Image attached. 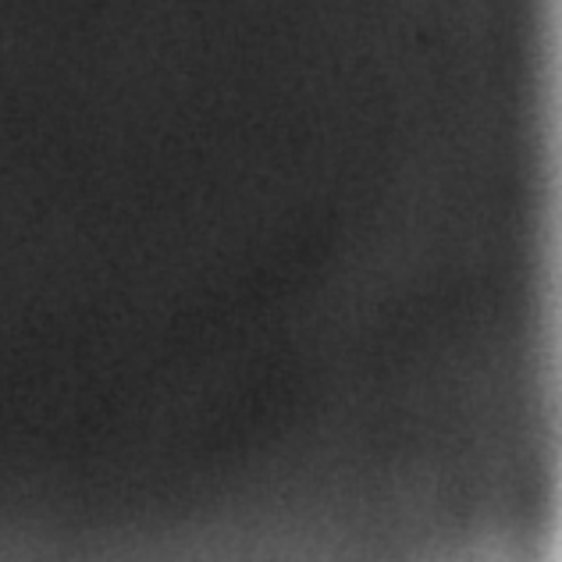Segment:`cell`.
Here are the masks:
<instances>
[]
</instances>
